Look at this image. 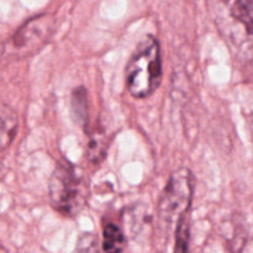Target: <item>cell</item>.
Segmentation results:
<instances>
[{
	"instance_id": "3957f363",
	"label": "cell",
	"mask_w": 253,
	"mask_h": 253,
	"mask_svg": "<svg viewBox=\"0 0 253 253\" xmlns=\"http://www.w3.org/2000/svg\"><path fill=\"white\" fill-rule=\"evenodd\" d=\"M49 199L54 209L66 216H76L85 207L88 185L68 161H59L52 173Z\"/></svg>"
},
{
	"instance_id": "8992f818",
	"label": "cell",
	"mask_w": 253,
	"mask_h": 253,
	"mask_svg": "<svg viewBox=\"0 0 253 253\" xmlns=\"http://www.w3.org/2000/svg\"><path fill=\"white\" fill-rule=\"evenodd\" d=\"M19 127L16 113L9 105L0 104V151L9 147Z\"/></svg>"
},
{
	"instance_id": "5b68a950",
	"label": "cell",
	"mask_w": 253,
	"mask_h": 253,
	"mask_svg": "<svg viewBox=\"0 0 253 253\" xmlns=\"http://www.w3.org/2000/svg\"><path fill=\"white\" fill-rule=\"evenodd\" d=\"M56 29V21L49 15H40L22 25L12 36L9 49L12 54L29 57L48 42Z\"/></svg>"
},
{
	"instance_id": "9c48e42d",
	"label": "cell",
	"mask_w": 253,
	"mask_h": 253,
	"mask_svg": "<svg viewBox=\"0 0 253 253\" xmlns=\"http://www.w3.org/2000/svg\"><path fill=\"white\" fill-rule=\"evenodd\" d=\"M105 133L96 131L95 133L90 135L88 145V157L91 162H99L104 158L106 152V140L104 138Z\"/></svg>"
},
{
	"instance_id": "7a4b0ae2",
	"label": "cell",
	"mask_w": 253,
	"mask_h": 253,
	"mask_svg": "<svg viewBox=\"0 0 253 253\" xmlns=\"http://www.w3.org/2000/svg\"><path fill=\"white\" fill-rule=\"evenodd\" d=\"M162 79L160 43L153 36L143 37L126 67V85L135 98L150 96Z\"/></svg>"
},
{
	"instance_id": "30bf717a",
	"label": "cell",
	"mask_w": 253,
	"mask_h": 253,
	"mask_svg": "<svg viewBox=\"0 0 253 253\" xmlns=\"http://www.w3.org/2000/svg\"><path fill=\"white\" fill-rule=\"evenodd\" d=\"M189 244V224L184 216L180 217L175 227V247L174 250L178 252H184L188 250Z\"/></svg>"
},
{
	"instance_id": "6da1fadb",
	"label": "cell",
	"mask_w": 253,
	"mask_h": 253,
	"mask_svg": "<svg viewBox=\"0 0 253 253\" xmlns=\"http://www.w3.org/2000/svg\"><path fill=\"white\" fill-rule=\"evenodd\" d=\"M214 20L234 54L244 62L253 59V0H220Z\"/></svg>"
},
{
	"instance_id": "ba28073f",
	"label": "cell",
	"mask_w": 253,
	"mask_h": 253,
	"mask_svg": "<svg viewBox=\"0 0 253 253\" xmlns=\"http://www.w3.org/2000/svg\"><path fill=\"white\" fill-rule=\"evenodd\" d=\"M125 236L120 227L115 224H108L104 227L103 250L106 252H120L125 249Z\"/></svg>"
},
{
	"instance_id": "52a82bcc",
	"label": "cell",
	"mask_w": 253,
	"mask_h": 253,
	"mask_svg": "<svg viewBox=\"0 0 253 253\" xmlns=\"http://www.w3.org/2000/svg\"><path fill=\"white\" fill-rule=\"evenodd\" d=\"M72 119L78 126L86 131L88 127V93L83 86L76 88L72 93L71 100Z\"/></svg>"
},
{
	"instance_id": "277c9868",
	"label": "cell",
	"mask_w": 253,
	"mask_h": 253,
	"mask_svg": "<svg viewBox=\"0 0 253 253\" xmlns=\"http://www.w3.org/2000/svg\"><path fill=\"white\" fill-rule=\"evenodd\" d=\"M193 183L194 178L187 168H180L170 175L158 204V217L166 227L187 214L194 190Z\"/></svg>"
}]
</instances>
